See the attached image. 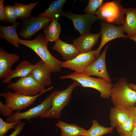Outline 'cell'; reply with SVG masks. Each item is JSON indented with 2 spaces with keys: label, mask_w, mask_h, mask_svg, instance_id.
I'll list each match as a JSON object with an SVG mask.
<instances>
[{
  "label": "cell",
  "mask_w": 136,
  "mask_h": 136,
  "mask_svg": "<svg viewBox=\"0 0 136 136\" xmlns=\"http://www.w3.org/2000/svg\"><path fill=\"white\" fill-rule=\"evenodd\" d=\"M4 12L8 22L14 24L17 22V18L13 5H9L5 6Z\"/></svg>",
  "instance_id": "f546056e"
},
{
  "label": "cell",
  "mask_w": 136,
  "mask_h": 136,
  "mask_svg": "<svg viewBox=\"0 0 136 136\" xmlns=\"http://www.w3.org/2000/svg\"><path fill=\"white\" fill-rule=\"evenodd\" d=\"M13 111L9 107L0 101V113L3 116L7 117H9L13 114Z\"/></svg>",
  "instance_id": "4dcf8cb0"
},
{
  "label": "cell",
  "mask_w": 136,
  "mask_h": 136,
  "mask_svg": "<svg viewBox=\"0 0 136 136\" xmlns=\"http://www.w3.org/2000/svg\"><path fill=\"white\" fill-rule=\"evenodd\" d=\"M60 79H70L77 81L82 87L95 89L99 92L100 97L104 99H108L110 97L114 85L111 82L103 78L92 77L84 73L76 72L66 75L61 76Z\"/></svg>",
  "instance_id": "7a4b0ae2"
},
{
  "label": "cell",
  "mask_w": 136,
  "mask_h": 136,
  "mask_svg": "<svg viewBox=\"0 0 136 136\" xmlns=\"http://www.w3.org/2000/svg\"><path fill=\"white\" fill-rule=\"evenodd\" d=\"M127 79L120 78L113 85L110 98L114 107L135 106L136 103V91L128 85Z\"/></svg>",
  "instance_id": "3957f363"
},
{
  "label": "cell",
  "mask_w": 136,
  "mask_h": 136,
  "mask_svg": "<svg viewBox=\"0 0 136 136\" xmlns=\"http://www.w3.org/2000/svg\"><path fill=\"white\" fill-rule=\"evenodd\" d=\"M108 45L107 44L103 52L96 59L87 67L84 73L89 76H96L111 82L107 69L106 58Z\"/></svg>",
  "instance_id": "4fadbf2b"
},
{
  "label": "cell",
  "mask_w": 136,
  "mask_h": 136,
  "mask_svg": "<svg viewBox=\"0 0 136 136\" xmlns=\"http://www.w3.org/2000/svg\"><path fill=\"white\" fill-rule=\"evenodd\" d=\"M63 16L72 21L75 29L80 33V36L90 33L91 26L98 19L95 14L78 15L69 12H63Z\"/></svg>",
  "instance_id": "7c38bea8"
},
{
  "label": "cell",
  "mask_w": 136,
  "mask_h": 136,
  "mask_svg": "<svg viewBox=\"0 0 136 136\" xmlns=\"http://www.w3.org/2000/svg\"><path fill=\"white\" fill-rule=\"evenodd\" d=\"M49 41L42 34H39L33 40H28L20 39L19 44L30 48L40 58L47 68L51 72H60L61 61L54 57L49 51Z\"/></svg>",
  "instance_id": "6da1fadb"
},
{
  "label": "cell",
  "mask_w": 136,
  "mask_h": 136,
  "mask_svg": "<svg viewBox=\"0 0 136 136\" xmlns=\"http://www.w3.org/2000/svg\"><path fill=\"white\" fill-rule=\"evenodd\" d=\"M130 115V112L127 107L121 106L111 107L109 115L111 127L116 128L121 125Z\"/></svg>",
  "instance_id": "2e32d148"
},
{
  "label": "cell",
  "mask_w": 136,
  "mask_h": 136,
  "mask_svg": "<svg viewBox=\"0 0 136 136\" xmlns=\"http://www.w3.org/2000/svg\"><path fill=\"white\" fill-rule=\"evenodd\" d=\"M38 62L33 64L29 62L26 60L22 61L19 63L16 68L12 72L9 77L4 79L2 82L3 84H8L11 83L13 78L19 77H24L27 76L38 65Z\"/></svg>",
  "instance_id": "d6986e66"
},
{
  "label": "cell",
  "mask_w": 136,
  "mask_h": 136,
  "mask_svg": "<svg viewBox=\"0 0 136 136\" xmlns=\"http://www.w3.org/2000/svg\"><path fill=\"white\" fill-rule=\"evenodd\" d=\"M61 131V136H85L87 130L75 124L59 121L55 124Z\"/></svg>",
  "instance_id": "7402d4cb"
},
{
  "label": "cell",
  "mask_w": 136,
  "mask_h": 136,
  "mask_svg": "<svg viewBox=\"0 0 136 136\" xmlns=\"http://www.w3.org/2000/svg\"><path fill=\"white\" fill-rule=\"evenodd\" d=\"M61 30L60 25L58 20L52 19L50 24L45 28L44 32L45 37L48 41L53 42L59 38Z\"/></svg>",
  "instance_id": "cb8c5ba5"
},
{
  "label": "cell",
  "mask_w": 136,
  "mask_h": 136,
  "mask_svg": "<svg viewBox=\"0 0 136 136\" xmlns=\"http://www.w3.org/2000/svg\"><path fill=\"white\" fill-rule=\"evenodd\" d=\"M19 56L15 53H10L0 48V79H5L10 75L13 64L20 59Z\"/></svg>",
  "instance_id": "5bb4252c"
},
{
  "label": "cell",
  "mask_w": 136,
  "mask_h": 136,
  "mask_svg": "<svg viewBox=\"0 0 136 136\" xmlns=\"http://www.w3.org/2000/svg\"><path fill=\"white\" fill-rule=\"evenodd\" d=\"M124 17L121 26L123 30L130 38L136 35V9L131 7L125 8Z\"/></svg>",
  "instance_id": "ac0fdd59"
},
{
  "label": "cell",
  "mask_w": 136,
  "mask_h": 136,
  "mask_svg": "<svg viewBox=\"0 0 136 136\" xmlns=\"http://www.w3.org/2000/svg\"><path fill=\"white\" fill-rule=\"evenodd\" d=\"M52 95L47 97L41 103L34 107L22 112L17 111L10 116L7 117L5 121L12 122L25 119L29 121L31 119L39 117H41L46 114L51 107V99Z\"/></svg>",
  "instance_id": "9c48e42d"
},
{
  "label": "cell",
  "mask_w": 136,
  "mask_h": 136,
  "mask_svg": "<svg viewBox=\"0 0 136 136\" xmlns=\"http://www.w3.org/2000/svg\"><path fill=\"white\" fill-rule=\"evenodd\" d=\"M26 123L21 121L14 128V130L9 135H5L3 136H17L21 132L22 129L26 124Z\"/></svg>",
  "instance_id": "1f68e13d"
},
{
  "label": "cell",
  "mask_w": 136,
  "mask_h": 136,
  "mask_svg": "<svg viewBox=\"0 0 136 136\" xmlns=\"http://www.w3.org/2000/svg\"><path fill=\"white\" fill-rule=\"evenodd\" d=\"M125 10L120 1H114L103 4L95 15L98 19L110 24L120 25L121 24L124 17Z\"/></svg>",
  "instance_id": "5b68a950"
},
{
  "label": "cell",
  "mask_w": 136,
  "mask_h": 136,
  "mask_svg": "<svg viewBox=\"0 0 136 136\" xmlns=\"http://www.w3.org/2000/svg\"><path fill=\"white\" fill-rule=\"evenodd\" d=\"M66 1L59 0L53 1L50 4L48 9L38 16L49 17L52 19L58 20L63 16L64 12L62 11V7Z\"/></svg>",
  "instance_id": "603a6c76"
},
{
  "label": "cell",
  "mask_w": 136,
  "mask_h": 136,
  "mask_svg": "<svg viewBox=\"0 0 136 136\" xmlns=\"http://www.w3.org/2000/svg\"><path fill=\"white\" fill-rule=\"evenodd\" d=\"M130 107L133 114L136 123V103L135 106H130Z\"/></svg>",
  "instance_id": "e575fe53"
},
{
  "label": "cell",
  "mask_w": 136,
  "mask_h": 136,
  "mask_svg": "<svg viewBox=\"0 0 136 136\" xmlns=\"http://www.w3.org/2000/svg\"><path fill=\"white\" fill-rule=\"evenodd\" d=\"M38 3L37 2L24 5L15 2L13 6L17 18L24 19L31 17L32 10Z\"/></svg>",
  "instance_id": "d4e9b609"
},
{
  "label": "cell",
  "mask_w": 136,
  "mask_h": 136,
  "mask_svg": "<svg viewBox=\"0 0 136 136\" xmlns=\"http://www.w3.org/2000/svg\"><path fill=\"white\" fill-rule=\"evenodd\" d=\"M119 136H136V123L133 132L130 134L120 133Z\"/></svg>",
  "instance_id": "836d02e7"
},
{
  "label": "cell",
  "mask_w": 136,
  "mask_h": 136,
  "mask_svg": "<svg viewBox=\"0 0 136 136\" xmlns=\"http://www.w3.org/2000/svg\"><path fill=\"white\" fill-rule=\"evenodd\" d=\"M127 107L130 112V115L124 123L116 128L119 134H130L133 132L135 127L136 123L133 114L130 107Z\"/></svg>",
  "instance_id": "4316f807"
},
{
  "label": "cell",
  "mask_w": 136,
  "mask_h": 136,
  "mask_svg": "<svg viewBox=\"0 0 136 136\" xmlns=\"http://www.w3.org/2000/svg\"><path fill=\"white\" fill-rule=\"evenodd\" d=\"M114 128L111 127H107L99 124L96 119L92 120L91 128L87 130L85 136H102L113 131Z\"/></svg>",
  "instance_id": "484cf974"
},
{
  "label": "cell",
  "mask_w": 136,
  "mask_h": 136,
  "mask_svg": "<svg viewBox=\"0 0 136 136\" xmlns=\"http://www.w3.org/2000/svg\"><path fill=\"white\" fill-rule=\"evenodd\" d=\"M54 42L55 44L52 47V49L60 54L65 61L71 60L81 53L73 44L65 43L59 38Z\"/></svg>",
  "instance_id": "9a60e30c"
},
{
  "label": "cell",
  "mask_w": 136,
  "mask_h": 136,
  "mask_svg": "<svg viewBox=\"0 0 136 136\" xmlns=\"http://www.w3.org/2000/svg\"><path fill=\"white\" fill-rule=\"evenodd\" d=\"M7 89L20 94L30 96L36 95L45 91L44 87L39 84L30 74L19 78L15 82H11L7 86Z\"/></svg>",
  "instance_id": "ba28073f"
},
{
  "label": "cell",
  "mask_w": 136,
  "mask_h": 136,
  "mask_svg": "<svg viewBox=\"0 0 136 136\" xmlns=\"http://www.w3.org/2000/svg\"><path fill=\"white\" fill-rule=\"evenodd\" d=\"M52 19L49 17L39 16L24 19L18 31V35L24 39L30 38L39 31L46 28Z\"/></svg>",
  "instance_id": "8992f818"
},
{
  "label": "cell",
  "mask_w": 136,
  "mask_h": 136,
  "mask_svg": "<svg viewBox=\"0 0 136 136\" xmlns=\"http://www.w3.org/2000/svg\"><path fill=\"white\" fill-rule=\"evenodd\" d=\"M4 1V0H0V20L2 22H5L7 21L5 14Z\"/></svg>",
  "instance_id": "d6a6232c"
},
{
  "label": "cell",
  "mask_w": 136,
  "mask_h": 136,
  "mask_svg": "<svg viewBox=\"0 0 136 136\" xmlns=\"http://www.w3.org/2000/svg\"><path fill=\"white\" fill-rule=\"evenodd\" d=\"M96 50L81 53L73 59L62 62L61 67L68 68L80 73H83L86 68L96 59Z\"/></svg>",
  "instance_id": "8fae6325"
},
{
  "label": "cell",
  "mask_w": 136,
  "mask_h": 136,
  "mask_svg": "<svg viewBox=\"0 0 136 136\" xmlns=\"http://www.w3.org/2000/svg\"><path fill=\"white\" fill-rule=\"evenodd\" d=\"M128 86L132 90L136 91V84L132 83L128 84Z\"/></svg>",
  "instance_id": "d590c367"
},
{
  "label": "cell",
  "mask_w": 136,
  "mask_h": 136,
  "mask_svg": "<svg viewBox=\"0 0 136 136\" xmlns=\"http://www.w3.org/2000/svg\"><path fill=\"white\" fill-rule=\"evenodd\" d=\"M100 23L101 26V41L95 55L96 58L99 56L100 51L104 46L108 42L119 38H127L124 35L121 26H118L101 21Z\"/></svg>",
  "instance_id": "30bf717a"
},
{
  "label": "cell",
  "mask_w": 136,
  "mask_h": 136,
  "mask_svg": "<svg viewBox=\"0 0 136 136\" xmlns=\"http://www.w3.org/2000/svg\"><path fill=\"white\" fill-rule=\"evenodd\" d=\"M20 23L17 21L10 26L0 25V38H3L14 47H20L19 38L17 31V28Z\"/></svg>",
  "instance_id": "44dd1931"
},
{
  "label": "cell",
  "mask_w": 136,
  "mask_h": 136,
  "mask_svg": "<svg viewBox=\"0 0 136 136\" xmlns=\"http://www.w3.org/2000/svg\"><path fill=\"white\" fill-rule=\"evenodd\" d=\"M131 40L136 42V35L129 38Z\"/></svg>",
  "instance_id": "8d00e7d4"
},
{
  "label": "cell",
  "mask_w": 136,
  "mask_h": 136,
  "mask_svg": "<svg viewBox=\"0 0 136 136\" xmlns=\"http://www.w3.org/2000/svg\"><path fill=\"white\" fill-rule=\"evenodd\" d=\"M81 85L74 81L66 89L63 90L55 91L51 93V107L42 118L59 119L62 110L70 101L72 91L76 87Z\"/></svg>",
  "instance_id": "277c9868"
},
{
  "label": "cell",
  "mask_w": 136,
  "mask_h": 136,
  "mask_svg": "<svg viewBox=\"0 0 136 136\" xmlns=\"http://www.w3.org/2000/svg\"><path fill=\"white\" fill-rule=\"evenodd\" d=\"M100 35V31L97 33L87 34L74 39L73 44L81 53L87 52L92 50V48L96 44Z\"/></svg>",
  "instance_id": "e0dca14e"
},
{
  "label": "cell",
  "mask_w": 136,
  "mask_h": 136,
  "mask_svg": "<svg viewBox=\"0 0 136 136\" xmlns=\"http://www.w3.org/2000/svg\"><path fill=\"white\" fill-rule=\"evenodd\" d=\"M53 88V87L51 86L44 91L33 96L24 95L17 92L10 91L0 93V95L5 98V104L13 111H20L32 105L40 95Z\"/></svg>",
  "instance_id": "52a82bcc"
},
{
  "label": "cell",
  "mask_w": 136,
  "mask_h": 136,
  "mask_svg": "<svg viewBox=\"0 0 136 136\" xmlns=\"http://www.w3.org/2000/svg\"><path fill=\"white\" fill-rule=\"evenodd\" d=\"M103 0H89L88 4L84 10L86 14H95L97 10L102 5Z\"/></svg>",
  "instance_id": "83f0119b"
},
{
  "label": "cell",
  "mask_w": 136,
  "mask_h": 136,
  "mask_svg": "<svg viewBox=\"0 0 136 136\" xmlns=\"http://www.w3.org/2000/svg\"><path fill=\"white\" fill-rule=\"evenodd\" d=\"M21 120L12 122H8L0 117V136H3L10 129L14 128Z\"/></svg>",
  "instance_id": "f1b7e54d"
},
{
  "label": "cell",
  "mask_w": 136,
  "mask_h": 136,
  "mask_svg": "<svg viewBox=\"0 0 136 136\" xmlns=\"http://www.w3.org/2000/svg\"><path fill=\"white\" fill-rule=\"evenodd\" d=\"M38 65L30 75L41 85L45 87L52 83L51 74L52 73L46 66L42 60L38 62Z\"/></svg>",
  "instance_id": "ffe728a7"
}]
</instances>
